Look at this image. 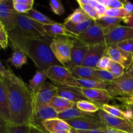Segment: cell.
<instances>
[{
	"label": "cell",
	"mask_w": 133,
	"mask_h": 133,
	"mask_svg": "<svg viewBox=\"0 0 133 133\" xmlns=\"http://www.w3.org/2000/svg\"><path fill=\"white\" fill-rule=\"evenodd\" d=\"M6 88L11 124L30 125L33 114L32 95L28 86L8 68L1 76Z\"/></svg>",
	"instance_id": "6da1fadb"
},
{
	"label": "cell",
	"mask_w": 133,
	"mask_h": 133,
	"mask_svg": "<svg viewBox=\"0 0 133 133\" xmlns=\"http://www.w3.org/2000/svg\"><path fill=\"white\" fill-rule=\"evenodd\" d=\"M9 40L12 49H18L23 52L32 60L38 70L45 71L51 66L61 65L51 49L50 45L53 38L49 36L29 39L9 33Z\"/></svg>",
	"instance_id": "7a4b0ae2"
},
{
	"label": "cell",
	"mask_w": 133,
	"mask_h": 133,
	"mask_svg": "<svg viewBox=\"0 0 133 133\" xmlns=\"http://www.w3.org/2000/svg\"><path fill=\"white\" fill-rule=\"evenodd\" d=\"M8 32L29 39L42 38L47 36L44 25L21 14H17L15 27Z\"/></svg>",
	"instance_id": "3957f363"
},
{
	"label": "cell",
	"mask_w": 133,
	"mask_h": 133,
	"mask_svg": "<svg viewBox=\"0 0 133 133\" xmlns=\"http://www.w3.org/2000/svg\"><path fill=\"white\" fill-rule=\"evenodd\" d=\"M74 43V38L67 36H57L52 40L51 49L56 59L64 67L70 62Z\"/></svg>",
	"instance_id": "277c9868"
},
{
	"label": "cell",
	"mask_w": 133,
	"mask_h": 133,
	"mask_svg": "<svg viewBox=\"0 0 133 133\" xmlns=\"http://www.w3.org/2000/svg\"><path fill=\"white\" fill-rule=\"evenodd\" d=\"M57 92L58 88L57 86L48 82L37 92L32 94L33 112L40 108L49 106L53 97L57 96Z\"/></svg>",
	"instance_id": "5b68a950"
},
{
	"label": "cell",
	"mask_w": 133,
	"mask_h": 133,
	"mask_svg": "<svg viewBox=\"0 0 133 133\" xmlns=\"http://www.w3.org/2000/svg\"><path fill=\"white\" fill-rule=\"evenodd\" d=\"M47 77L56 86L67 85L72 87L74 78L68 69L61 65H55L45 71Z\"/></svg>",
	"instance_id": "8992f818"
},
{
	"label": "cell",
	"mask_w": 133,
	"mask_h": 133,
	"mask_svg": "<svg viewBox=\"0 0 133 133\" xmlns=\"http://www.w3.org/2000/svg\"><path fill=\"white\" fill-rule=\"evenodd\" d=\"M71 129L77 131H88V130L103 129L107 128L101 122L98 115L92 114L88 117L78 118L66 120Z\"/></svg>",
	"instance_id": "52a82bcc"
},
{
	"label": "cell",
	"mask_w": 133,
	"mask_h": 133,
	"mask_svg": "<svg viewBox=\"0 0 133 133\" xmlns=\"http://www.w3.org/2000/svg\"><path fill=\"white\" fill-rule=\"evenodd\" d=\"M104 33L105 44L110 46L124 40L133 39V27L119 25L112 29L104 31Z\"/></svg>",
	"instance_id": "ba28073f"
},
{
	"label": "cell",
	"mask_w": 133,
	"mask_h": 133,
	"mask_svg": "<svg viewBox=\"0 0 133 133\" xmlns=\"http://www.w3.org/2000/svg\"><path fill=\"white\" fill-rule=\"evenodd\" d=\"M97 114L99 117L101 122L107 127L113 128L118 131L133 133V124L129 121L112 116L101 109L97 112Z\"/></svg>",
	"instance_id": "9c48e42d"
},
{
	"label": "cell",
	"mask_w": 133,
	"mask_h": 133,
	"mask_svg": "<svg viewBox=\"0 0 133 133\" xmlns=\"http://www.w3.org/2000/svg\"><path fill=\"white\" fill-rule=\"evenodd\" d=\"M17 14L14 9L13 0H4L0 4V21L7 32L15 27Z\"/></svg>",
	"instance_id": "30bf717a"
},
{
	"label": "cell",
	"mask_w": 133,
	"mask_h": 133,
	"mask_svg": "<svg viewBox=\"0 0 133 133\" xmlns=\"http://www.w3.org/2000/svg\"><path fill=\"white\" fill-rule=\"evenodd\" d=\"M107 48L105 44L90 45L81 66L96 69L99 60L106 55Z\"/></svg>",
	"instance_id": "8fae6325"
},
{
	"label": "cell",
	"mask_w": 133,
	"mask_h": 133,
	"mask_svg": "<svg viewBox=\"0 0 133 133\" xmlns=\"http://www.w3.org/2000/svg\"><path fill=\"white\" fill-rule=\"evenodd\" d=\"M89 45L78 38H74V43L71 51L70 62L65 66L68 70L72 69L77 66H81L84 59L86 54L88 51Z\"/></svg>",
	"instance_id": "7c38bea8"
},
{
	"label": "cell",
	"mask_w": 133,
	"mask_h": 133,
	"mask_svg": "<svg viewBox=\"0 0 133 133\" xmlns=\"http://www.w3.org/2000/svg\"><path fill=\"white\" fill-rule=\"evenodd\" d=\"M106 55L112 61L122 65L126 70H128L133 64V54L119 49L116 45L107 46Z\"/></svg>",
	"instance_id": "4fadbf2b"
},
{
	"label": "cell",
	"mask_w": 133,
	"mask_h": 133,
	"mask_svg": "<svg viewBox=\"0 0 133 133\" xmlns=\"http://www.w3.org/2000/svg\"><path fill=\"white\" fill-rule=\"evenodd\" d=\"M77 38L81 40L88 45L105 44V33L97 25L94 24L85 32L77 36Z\"/></svg>",
	"instance_id": "5bb4252c"
},
{
	"label": "cell",
	"mask_w": 133,
	"mask_h": 133,
	"mask_svg": "<svg viewBox=\"0 0 133 133\" xmlns=\"http://www.w3.org/2000/svg\"><path fill=\"white\" fill-rule=\"evenodd\" d=\"M80 90L88 101L96 104L99 107L109 104L110 100L113 99L109 92L103 90L83 88H80Z\"/></svg>",
	"instance_id": "9a60e30c"
},
{
	"label": "cell",
	"mask_w": 133,
	"mask_h": 133,
	"mask_svg": "<svg viewBox=\"0 0 133 133\" xmlns=\"http://www.w3.org/2000/svg\"><path fill=\"white\" fill-rule=\"evenodd\" d=\"M110 84L116 94L114 97L133 92V78L127 75L125 72L120 77L115 78Z\"/></svg>",
	"instance_id": "2e32d148"
},
{
	"label": "cell",
	"mask_w": 133,
	"mask_h": 133,
	"mask_svg": "<svg viewBox=\"0 0 133 133\" xmlns=\"http://www.w3.org/2000/svg\"><path fill=\"white\" fill-rule=\"evenodd\" d=\"M56 118H58V113L50 105L45 106L34 112L30 125H32L41 129L44 130L42 125V122L46 119Z\"/></svg>",
	"instance_id": "e0dca14e"
},
{
	"label": "cell",
	"mask_w": 133,
	"mask_h": 133,
	"mask_svg": "<svg viewBox=\"0 0 133 133\" xmlns=\"http://www.w3.org/2000/svg\"><path fill=\"white\" fill-rule=\"evenodd\" d=\"M57 87L58 88L57 96L66 99L74 103H77L79 101L83 100H88L83 94L79 87H70L67 85H61Z\"/></svg>",
	"instance_id": "ac0fdd59"
},
{
	"label": "cell",
	"mask_w": 133,
	"mask_h": 133,
	"mask_svg": "<svg viewBox=\"0 0 133 133\" xmlns=\"http://www.w3.org/2000/svg\"><path fill=\"white\" fill-rule=\"evenodd\" d=\"M44 129L48 133L61 132H68L71 128L65 120L58 118L46 119L42 123Z\"/></svg>",
	"instance_id": "d6986e66"
},
{
	"label": "cell",
	"mask_w": 133,
	"mask_h": 133,
	"mask_svg": "<svg viewBox=\"0 0 133 133\" xmlns=\"http://www.w3.org/2000/svg\"><path fill=\"white\" fill-rule=\"evenodd\" d=\"M44 27L47 36L52 38L57 36H67L72 38H77V36L68 31L65 28L63 23H58L55 22L53 24L44 25Z\"/></svg>",
	"instance_id": "ffe728a7"
},
{
	"label": "cell",
	"mask_w": 133,
	"mask_h": 133,
	"mask_svg": "<svg viewBox=\"0 0 133 133\" xmlns=\"http://www.w3.org/2000/svg\"><path fill=\"white\" fill-rule=\"evenodd\" d=\"M69 70L74 79L101 81L96 72V69L80 66H77Z\"/></svg>",
	"instance_id": "44dd1931"
},
{
	"label": "cell",
	"mask_w": 133,
	"mask_h": 133,
	"mask_svg": "<svg viewBox=\"0 0 133 133\" xmlns=\"http://www.w3.org/2000/svg\"><path fill=\"white\" fill-rule=\"evenodd\" d=\"M0 116L10 122L7 94L1 76H0Z\"/></svg>",
	"instance_id": "7402d4cb"
},
{
	"label": "cell",
	"mask_w": 133,
	"mask_h": 133,
	"mask_svg": "<svg viewBox=\"0 0 133 133\" xmlns=\"http://www.w3.org/2000/svg\"><path fill=\"white\" fill-rule=\"evenodd\" d=\"M63 24L68 31L76 36H79V35L85 32L90 27L94 25L95 24V21L90 18L82 23H77V24L66 22H64Z\"/></svg>",
	"instance_id": "603a6c76"
},
{
	"label": "cell",
	"mask_w": 133,
	"mask_h": 133,
	"mask_svg": "<svg viewBox=\"0 0 133 133\" xmlns=\"http://www.w3.org/2000/svg\"><path fill=\"white\" fill-rule=\"evenodd\" d=\"M47 79L48 77L45 71L37 70L32 79L29 81V84L28 87L31 93L35 94L45 84Z\"/></svg>",
	"instance_id": "cb8c5ba5"
},
{
	"label": "cell",
	"mask_w": 133,
	"mask_h": 133,
	"mask_svg": "<svg viewBox=\"0 0 133 133\" xmlns=\"http://www.w3.org/2000/svg\"><path fill=\"white\" fill-rule=\"evenodd\" d=\"M123 19L113 18V17L103 16L95 20V24L100 27L104 31H109L117 26L119 25Z\"/></svg>",
	"instance_id": "d4e9b609"
},
{
	"label": "cell",
	"mask_w": 133,
	"mask_h": 133,
	"mask_svg": "<svg viewBox=\"0 0 133 133\" xmlns=\"http://www.w3.org/2000/svg\"><path fill=\"white\" fill-rule=\"evenodd\" d=\"M75 103L68 101L66 99L60 97L58 96H56L53 97L51 102L50 103V106L57 112L58 114L64 111L68 110L72 108Z\"/></svg>",
	"instance_id": "484cf974"
},
{
	"label": "cell",
	"mask_w": 133,
	"mask_h": 133,
	"mask_svg": "<svg viewBox=\"0 0 133 133\" xmlns=\"http://www.w3.org/2000/svg\"><path fill=\"white\" fill-rule=\"evenodd\" d=\"M6 62L14 66L16 68L19 69L27 63V57L21 51L13 49V53Z\"/></svg>",
	"instance_id": "4316f807"
},
{
	"label": "cell",
	"mask_w": 133,
	"mask_h": 133,
	"mask_svg": "<svg viewBox=\"0 0 133 133\" xmlns=\"http://www.w3.org/2000/svg\"><path fill=\"white\" fill-rule=\"evenodd\" d=\"M92 114H88V113L81 111L79 109H78L77 107H76V105H75L71 109L58 114V118L66 121L69 120V119H75V118H78L88 117L91 116Z\"/></svg>",
	"instance_id": "83f0119b"
},
{
	"label": "cell",
	"mask_w": 133,
	"mask_h": 133,
	"mask_svg": "<svg viewBox=\"0 0 133 133\" xmlns=\"http://www.w3.org/2000/svg\"><path fill=\"white\" fill-rule=\"evenodd\" d=\"M25 15L27 16V17L30 18L31 19L38 22L42 25H51L53 24L55 22L51 19L50 18L46 16L45 14L38 11V10H35V9H31L29 11L27 12L25 14Z\"/></svg>",
	"instance_id": "f1b7e54d"
},
{
	"label": "cell",
	"mask_w": 133,
	"mask_h": 133,
	"mask_svg": "<svg viewBox=\"0 0 133 133\" xmlns=\"http://www.w3.org/2000/svg\"><path fill=\"white\" fill-rule=\"evenodd\" d=\"M90 19L89 17L84 13V12L81 9L80 7L77 8L75 9L72 14H70L66 19L65 22H70V23H80L82 22H84V21L87 20V19Z\"/></svg>",
	"instance_id": "f546056e"
},
{
	"label": "cell",
	"mask_w": 133,
	"mask_h": 133,
	"mask_svg": "<svg viewBox=\"0 0 133 133\" xmlns=\"http://www.w3.org/2000/svg\"><path fill=\"white\" fill-rule=\"evenodd\" d=\"M76 107L78 109L84 112L88 113V114H94L97 112L100 109V107L96 104L88 101V100H83L80 101L75 103Z\"/></svg>",
	"instance_id": "4dcf8cb0"
},
{
	"label": "cell",
	"mask_w": 133,
	"mask_h": 133,
	"mask_svg": "<svg viewBox=\"0 0 133 133\" xmlns=\"http://www.w3.org/2000/svg\"><path fill=\"white\" fill-rule=\"evenodd\" d=\"M77 2L79 3L80 8L86 14L90 19L93 20H96L100 17L98 13L97 12L95 9L89 5V0H77Z\"/></svg>",
	"instance_id": "1f68e13d"
},
{
	"label": "cell",
	"mask_w": 133,
	"mask_h": 133,
	"mask_svg": "<svg viewBox=\"0 0 133 133\" xmlns=\"http://www.w3.org/2000/svg\"><path fill=\"white\" fill-rule=\"evenodd\" d=\"M99 107L103 111H105L107 114H110L112 116L116 117V118H121V119H126L125 118V115L124 110H122L119 107L107 104V105H102V106Z\"/></svg>",
	"instance_id": "d6a6232c"
},
{
	"label": "cell",
	"mask_w": 133,
	"mask_h": 133,
	"mask_svg": "<svg viewBox=\"0 0 133 133\" xmlns=\"http://www.w3.org/2000/svg\"><path fill=\"white\" fill-rule=\"evenodd\" d=\"M130 15L131 14H129L123 7L119 8V9H107L104 14V16H107L120 18L123 19L128 18Z\"/></svg>",
	"instance_id": "836d02e7"
},
{
	"label": "cell",
	"mask_w": 133,
	"mask_h": 133,
	"mask_svg": "<svg viewBox=\"0 0 133 133\" xmlns=\"http://www.w3.org/2000/svg\"><path fill=\"white\" fill-rule=\"evenodd\" d=\"M108 70L112 74L113 76L115 78L120 77L122 75H124L125 72L124 68L122 65L114 62V61L112 62L110 67Z\"/></svg>",
	"instance_id": "e575fe53"
},
{
	"label": "cell",
	"mask_w": 133,
	"mask_h": 133,
	"mask_svg": "<svg viewBox=\"0 0 133 133\" xmlns=\"http://www.w3.org/2000/svg\"><path fill=\"white\" fill-rule=\"evenodd\" d=\"M49 5L52 11L57 15L62 16L64 13V7L59 0H51L49 1Z\"/></svg>",
	"instance_id": "d590c367"
},
{
	"label": "cell",
	"mask_w": 133,
	"mask_h": 133,
	"mask_svg": "<svg viewBox=\"0 0 133 133\" xmlns=\"http://www.w3.org/2000/svg\"><path fill=\"white\" fill-rule=\"evenodd\" d=\"M7 133H30V125H18L10 123Z\"/></svg>",
	"instance_id": "8d00e7d4"
},
{
	"label": "cell",
	"mask_w": 133,
	"mask_h": 133,
	"mask_svg": "<svg viewBox=\"0 0 133 133\" xmlns=\"http://www.w3.org/2000/svg\"><path fill=\"white\" fill-rule=\"evenodd\" d=\"M112 62V60L109 56L105 55L99 60L96 66V69L100 70H108L110 67Z\"/></svg>",
	"instance_id": "74e56055"
},
{
	"label": "cell",
	"mask_w": 133,
	"mask_h": 133,
	"mask_svg": "<svg viewBox=\"0 0 133 133\" xmlns=\"http://www.w3.org/2000/svg\"><path fill=\"white\" fill-rule=\"evenodd\" d=\"M89 4L91 6L95 9V10L97 11L100 17L103 16L105 14V12L107 11L108 8L105 5L100 3L97 0H89Z\"/></svg>",
	"instance_id": "f35d334b"
},
{
	"label": "cell",
	"mask_w": 133,
	"mask_h": 133,
	"mask_svg": "<svg viewBox=\"0 0 133 133\" xmlns=\"http://www.w3.org/2000/svg\"><path fill=\"white\" fill-rule=\"evenodd\" d=\"M100 3L105 5L108 9H119L123 7L122 1L118 0H97Z\"/></svg>",
	"instance_id": "ab89813d"
},
{
	"label": "cell",
	"mask_w": 133,
	"mask_h": 133,
	"mask_svg": "<svg viewBox=\"0 0 133 133\" xmlns=\"http://www.w3.org/2000/svg\"><path fill=\"white\" fill-rule=\"evenodd\" d=\"M117 47L122 50L133 54V39L124 40L116 44Z\"/></svg>",
	"instance_id": "60d3db41"
},
{
	"label": "cell",
	"mask_w": 133,
	"mask_h": 133,
	"mask_svg": "<svg viewBox=\"0 0 133 133\" xmlns=\"http://www.w3.org/2000/svg\"><path fill=\"white\" fill-rule=\"evenodd\" d=\"M96 72L100 80L103 81L110 83L115 79V77L109 70H100L96 69Z\"/></svg>",
	"instance_id": "b9f144b4"
},
{
	"label": "cell",
	"mask_w": 133,
	"mask_h": 133,
	"mask_svg": "<svg viewBox=\"0 0 133 133\" xmlns=\"http://www.w3.org/2000/svg\"><path fill=\"white\" fill-rule=\"evenodd\" d=\"M13 5H14V9L18 14H25L30 10L32 9L33 5H27V4L18 3H16L13 1Z\"/></svg>",
	"instance_id": "7bdbcfd3"
},
{
	"label": "cell",
	"mask_w": 133,
	"mask_h": 133,
	"mask_svg": "<svg viewBox=\"0 0 133 133\" xmlns=\"http://www.w3.org/2000/svg\"><path fill=\"white\" fill-rule=\"evenodd\" d=\"M114 99L120 101L123 105H133V92L129 94L118 96L114 97Z\"/></svg>",
	"instance_id": "ee69618b"
},
{
	"label": "cell",
	"mask_w": 133,
	"mask_h": 133,
	"mask_svg": "<svg viewBox=\"0 0 133 133\" xmlns=\"http://www.w3.org/2000/svg\"><path fill=\"white\" fill-rule=\"evenodd\" d=\"M0 44L3 49H6L9 46V33L5 29H0Z\"/></svg>",
	"instance_id": "f6af8a7d"
},
{
	"label": "cell",
	"mask_w": 133,
	"mask_h": 133,
	"mask_svg": "<svg viewBox=\"0 0 133 133\" xmlns=\"http://www.w3.org/2000/svg\"><path fill=\"white\" fill-rule=\"evenodd\" d=\"M10 123L0 116V133H7Z\"/></svg>",
	"instance_id": "bcb514c9"
},
{
	"label": "cell",
	"mask_w": 133,
	"mask_h": 133,
	"mask_svg": "<svg viewBox=\"0 0 133 133\" xmlns=\"http://www.w3.org/2000/svg\"><path fill=\"white\" fill-rule=\"evenodd\" d=\"M123 3V8L129 14H132L133 13V4L129 1H122Z\"/></svg>",
	"instance_id": "7dc6e473"
},
{
	"label": "cell",
	"mask_w": 133,
	"mask_h": 133,
	"mask_svg": "<svg viewBox=\"0 0 133 133\" xmlns=\"http://www.w3.org/2000/svg\"><path fill=\"white\" fill-rule=\"evenodd\" d=\"M30 133H48L44 130L41 129L38 127L34 126L32 125H30Z\"/></svg>",
	"instance_id": "c3c4849f"
},
{
	"label": "cell",
	"mask_w": 133,
	"mask_h": 133,
	"mask_svg": "<svg viewBox=\"0 0 133 133\" xmlns=\"http://www.w3.org/2000/svg\"><path fill=\"white\" fill-rule=\"evenodd\" d=\"M123 22L127 25L129 27H133V13L129 16L128 18L123 19Z\"/></svg>",
	"instance_id": "681fc988"
},
{
	"label": "cell",
	"mask_w": 133,
	"mask_h": 133,
	"mask_svg": "<svg viewBox=\"0 0 133 133\" xmlns=\"http://www.w3.org/2000/svg\"><path fill=\"white\" fill-rule=\"evenodd\" d=\"M105 129H103L88 130V131H77V130L76 131L79 133H103Z\"/></svg>",
	"instance_id": "f907efd6"
},
{
	"label": "cell",
	"mask_w": 133,
	"mask_h": 133,
	"mask_svg": "<svg viewBox=\"0 0 133 133\" xmlns=\"http://www.w3.org/2000/svg\"><path fill=\"white\" fill-rule=\"evenodd\" d=\"M14 2L18 3H23V4H27V5H34V0H13Z\"/></svg>",
	"instance_id": "816d5d0a"
},
{
	"label": "cell",
	"mask_w": 133,
	"mask_h": 133,
	"mask_svg": "<svg viewBox=\"0 0 133 133\" xmlns=\"http://www.w3.org/2000/svg\"><path fill=\"white\" fill-rule=\"evenodd\" d=\"M8 68H6L3 64H2L1 61H0V76H2L4 74Z\"/></svg>",
	"instance_id": "f5cc1de1"
},
{
	"label": "cell",
	"mask_w": 133,
	"mask_h": 133,
	"mask_svg": "<svg viewBox=\"0 0 133 133\" xmlns=\"http://www.w3.org/2000/svg\"><path fill=\"white\" fill-rule=\"evenodd\" d=\"M103 133H117V130L114 129L113 128H110V127H107L103 131Z\"/></svg>",
	"instance_id": "db71d44e"
},
{
	"label": "cell",
	"mask_w": 133,
	"mask_h": 133,
	"mask_svg": "<svg viewBox=\"0 0 133 133\" xmlns=\"http://www.w3.org/2000/svg\"><path fill=\"white\" fill-rule=\"evenodd\" d=\"M125 74L127 75H128L129 76L133 78V65L131 66L128 70H127L125 71Z\"/></svg>",
	"instance_id": "11a10c76"
},
{
	"label": "cell",
	"mask_w": 133,
	"mask_h": 133,
	"mask_svg": "<svg viewBox=\"0 0 133 133\" xmlns=\"http://www.w3.org/2000/svg\"><path fill=\"white\" fill-rule=\"evenodd\" d=\"M125 108L129 109L130 111L131 112V114H132V119H131V123L133 124V105H123Z\"/></svg>",
	"instance_id": "9f6ffc18"
},
{
	"label": "cell",
	"mask_w": 133,
	"mask_h": 133,
	"mask_svg": "<svg viewBox=\"0 0 133 133\" xmlns=\"http://www.w3.org/2000/svg\"><path fill=\"white\" fill-rule=\"evenodd\" d=\"M0 29H5V27H4V26H3V25L2 24V23H1V21H0Z\"/></svg>",
	"instance_id": "6f0895ef"
},
{
	"label": "cell",
	"mask_w": 133,
	"mask_h": 133,
	"mask_svg": "<svg viewBox=\"0 0 133 133\" xmlns=\"http://www.w3.org/2000/svg\"><path fill=\"white\" fill-rule=\"evenodd\" d=\"M70 133H79L76 130L74 129H71V131H70Z\"/></svg>",
	"instance_id": "680465c9"
},
{
	"label": "cell",
	"mask_w": 133,
	"mask_h": 133,
	"mask_svg": "<svg viewBox=\"0 0 133 133\" xmlns=\"http://www.w3.org/2000/svg\"><path fill=\"white\" fill-rule=\"evenodd\" d=\"M51 133H70V131H68V132H64V131H61V132H51Z\"/></svg>",
	"instance_id": "91938a15"
},
{
	"label": "cell",
	"mask_w": 133,
	"mask_h": 133,
	"mask_svg": "<svg viewBox=\"0 0 133 133\" xmlns=\"http://www.w3.org/2000/svg\"><path fill=\"white\" fill-rule=\"evenodd\" d=\"M117 133H129V132H124V131H118V130H117Z\"/></svg>",
	"instance_id": "94428289"
},
{
	"label": "cell",
	"mask_w": 133,
	"mask_h": 133,
	"mask_svg": "<svg viewBox=\"0 0 133 133\" xmlns=\"http://www.w3.org/2000/svg\"><path fill=\"white\" fill-rule=\"evenodd\" d=\"M3 1H4V0H0V4H1V3H2Z\"/></svg>",
	"instance_id": "6125c7cd"
},
{
	"label": "cell",
	"mask_w": 133,
	"mask_h": 133,
	"mask_svg": "<svg viewBox=\"0 0 133 133\" xmlns=\"http://www.w3.org/2000/svg\"><path fill=\"white\" fill-rule=\"evenodd\" d=\"M2 49V46H1V44H0V49Z\"/></svg>",
	"instance_id": "be15d7a7"
},
{
	"label": "cell",
	"mask_w": 133,
	"mask_h": 133,
	"mask_svg": "<svg viewBox=\"0 0 133 133\" xmlns=\"http://www.w3.org/2000/svg\"><path fill=\"white\" fill-rule=\"evenodd\" d=\"M132 65H133V64H132Z\"/></svg>",
	"instance_id": "e7e4bbea"
}]
</instances>
